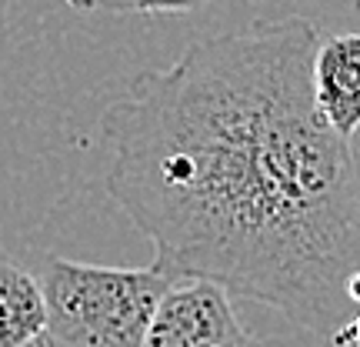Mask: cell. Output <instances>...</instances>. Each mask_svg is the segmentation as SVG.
Instances as JSON below:
<instances>
[{"label":"cell","mask_w":360,"mask_h":347,"mask_svg":"<svg viewBox=\"0 0 360 347\" xmlns=\"http://www.w3.org/2000/svg\"><path fill=\"white\" fill-rule=\"evenodd\" d=\"M307 17L191 44L101 114L107 194L154 264L340 334L360 274V154L321 117Z\"/></svg>","instance_id":"6da1fadb"},{"label":"cell","mask_w":360,"mask_h":347,"mask_svg":"<svg viewBox=\"0 0 360 347\" xmlns=\"http://www.w3.org/2000/svg\"><path fill=\"white\" fill-rule=\"evenodd\" d=\"M47 310V347H141L170 274L47 258L37 274Z\"/></svg>","instance_id":"7a4b0ae2"},{"label":"cell","mask_w":360,"mask_h":347,"mask_svg":"<svg viewBox=\"0 0 360 347\" xmlns=\"http://www.w3.org/2000/svg\"><path fill=\"white\" fill-rule=\"evenodd\" d=\"M141 347H264L247 331L231 294L210 281L174 277Z\"/></svg>","instance_id":"3957f363"},{"label":"cell","mask_w":360,"mask_h":347,"mask_svg":"<svg viewBox=\"0 0 360 347\" xmlns=\"http://www.w3.org/2000/svg\"><path fill=\"white\" fill-rule=\"evenodd\" d=\"M310 90L327 127L354 144L360 134V34L321 37L310 67Z\"/></svg>","instance_id":"277c9868"},{"label":"cell","mask_w":360,"mask_h":347,"mask_svg":"<svg viewBox=\"0 0 360 347\" xmlns=\"http://www.w3.org/2000/svg\"><path fill=\"white\" fill-rule=\"evenodd\" d=\"M0 347H47V310L37 274L0 251Z\"/></svg>","instance_id":"5b68a950"},{"label":"cell","mask_w":360,"mask_h":347,"mask_svg":"<svg viewBox=\"0 0 360 347\" xmlns=\"http://www.w3.org/2000/svg\"><path fill=\"white\" fill-rule=\"evenodd\" d=\"M74 11L103 13H191L210 0H67Z\"/></svg>","instance_id":"8992f818"}]
</instances>
